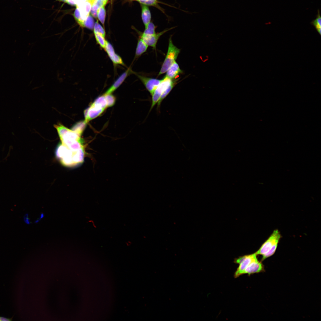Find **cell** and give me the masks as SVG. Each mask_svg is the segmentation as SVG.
<instances>
[{"label": "cell", "instance_id": "obj_30", "mask_svg": "<svg viewBox=\"0 0 321 321\" xmlns=\"http://www.w3.org/2000/svg\"><path fill=\"white\" fill-rule=\"evenodd\" d=\"M138 1L140 3H142L144 5L149 0H136Z\"/></svg>", "mask_w": 321, "mask_h": 321}, {"label": "cell", "instance_id": "obj_12", "mask_svg": "<svg viewBox=\"0 0 321 321\" xmlns=\"http://www.w3.org/2000/svg\"><path fill=\"white\" fill-rule=\"evenodd\" d=\"M148 46L140 37L138 40L136 49L135 57H138L147 51Z\"/></svg>", "mask_w": 321, "mask_h": 321}, {"label": "cell", "instance_id": "obj_29", "mask_svg": "<svg viewBox=\"0 0 321 321\" xmlns=\"http://www.w3.org/2000/svg\"><path fill=\"white\" fill-rule=\"evenodd\" d=\"M13 316L10 318H8L0 316V321H11L12 320Z\"/></svg>", "mask_w": 321, "mask_h": 321}, {"label": "cell", "instance_id": "obj_19", "mask_svg": "<svg viewBox=\"0 0 321 321\" xmlns=\"http://www.w3.org/2000/svg\"><path fill=\"white\" fill-rule=\"evenodd\" d=\"M104 49L110 59L113 57L116 54L112 45L107 41Z\"/></svg>", "mask_w": 321, "mask_h": 321}, {"label": "cell", "instance_id": "obj_25", "mask_svg": "<svg viewBox=\"0 0 321 321\" xmlns=\"http://www.w3.org/2000/svg\"><path fill=\"white\" fill-rule=\"evenodd\" d=\"M99 7L96 4L93 3L92 5L90 12L92 15L95 18L97 17V12Z\"/></svg>", "mask_w": 321, "mask_h": 321}, {"label": "cell", "instance_id": "obj_11", "mask_svg": "<svg viewBox=\"0 0 321 321\" xmlns=\"http://www.w3.org/2000/svg\"><path fill=\"white\" fill-rule=\"evenodd\" d=\"M182 72L179 65L175 61L166 72L165 76L171 79H174Z\"/></svg>", "mask_w": 321, "mask_h": 321}, {"label": "cell", "instance_id": "obj_27", "mask_svg": "<svg viewBox=\"0 0 321 321\" xmlns=\"http://www.w3.org/2000/svg\"><path fill=\"white\" fill-rule=\"evenodd\" d=\"M93 3L97 4L99 7V8L102 7L104 6L106 4V3L101 0H96Z\"/></svg>", "mask_w": 321, "mask_h": 321}, {"label": "cell", "instance_id": "obj_24", "mask_svg": "<svg viewBox=\"0 0 321 321\" xmlns=\"http://www.w3.org/2000/svg\"><path fill=\"white\" fill-rule=\"evenodd\" d=\"M278 244H276L274 245L267 252L262 256V261L272 256L274 254L277 248Z\"/></svg>", "mask_w": 321, "mask_h": 321}, {"label": "cell", "instance_id": "obj_2", "mask_svg": "<svg viewBox=\"0 0 321 321\" xmlns=\"http://www.w3.org/2000/svg\"><path fill=\"white\" fill-rule=\"evenodd\" d=\"M115 101V97L111 94L103 95L98 97L84 111V121L87 123L99 116L107 108L113 106Z\"/></svg>", "mask_w": 321, "mask_h": 321}, {"label": "cell", "instance_id": "obj_4", "mask_svg": "<svg viewBox=\"0 0 321 321\" xmlns=\"http://www.w3.org/2000/svg\"><path fill=\"white\" fill-rule=\"evenodd\" d=\"M257 254L255 253L240 256L234 259V262L239 264V266L234 274V277L235 278L243 275L246 268L253 260L257 258Z\"/></svg>", "mask_w": 321, "mask_h": 321}, {"label": "cell", "instance_id": "obj_21", "mask_svg": "<svg viewBox=\"0 0 321 321\" xmlns=\"http://www.w3.org/2000/svg\"><path fill=\"white\" fill-rule=\"evenodd\" d=\"M106 16V11L104 6L102 7L98 10L97 16L101 22L104 25Z\"/></svg>", "mask_w": 321, "mask_h": 321}, {"label": "cell", "instance_id": "obj_33", "mask_svg": "<svg viewBox=\"0 0 321 321\" xmlns=\"http://www.w3.org/2000/svg\"><path fill=\"white\" fill-rule=\"evenodd\" d=\"M102 0L103 1H104V2H105L107 3V2L108 1V0Z\"/></svg>", "mask_w": 321, "mask_h": 321}, {"label": "cell", "instance_id": "obj_9", "mask_svg": "<svg viewBox=\"0 0 321 321\" xmlns=\"http://www.w3.org/2000/svg\"><path fill=\"white\" fill-rule=\"evenodd\" d=\"M264 267L261 262H259L257 258L253 260L246 268L243 274H247L248 276L255 273L264 271Z\"/></svg>", "mask_w": 321, "mask_h": 321}, {"label": "cell", "instance_id": "obj_8", "mask_svg": "<svg viewBox=\"0 0 321 321\" xmlns=\"http://www.w3.org/2000/svg\"><path fill=\"white\" fill-rule=\"evenodd\" d=\"M172 28L165 29L160 32L156 33L152 35H141L140 37L148 46H150L154 49H155L157 42L160 36Z\"/></svg>", "mask_w": 321, "mask_h": 321}, {"label": "cell", "instance_id": "obj_26", "mask_svg": "<svg viewBox=\"0 0 321 321\" xmlns=\"http://www.w3.org/2000/svg\"><path fill=\"white\" fill-rule=\"evenodd\" d=\"M157 0H149L145 4V5L157 7Z\"/></svg>", "mask_w": 321, "mask_h": 321}, {"label": "cell", "instance_id": "obj_22", "mask_svg": "<svg viewBox=\"0 0 321 321\" xmlns=\"http://www.w3.org/2000/svg\"><path fill=\"white\" fill-rule=\"evenodd\" d=\"M74 16L75 19L81 27H84V21L82 18L80 11L78 7H76L74 13Z\"/></svg>", "mask_w": 321, "mask_h": 321}, {"label": "cell", "instance_id": "obj_14", "mask_svg": "<svg viewBox=\"0 0 321 321\" xmlns=\"http://www.w3.org/2000/svg\"><path fill=\"white\" fill-rule=\"evenodd\" d=\"M310 24L314 27L318 33L321 35V17L319 9H318L317 10V14L316 16V18L313 20L311 22Z\"/></svg>", "mask_w": 321, "mask_h": 321}, {"label": "cell", "instance_id": "obj_10", "mask_svg": "<svg viewBox=\"0 0 321 321\" xmlns=\"http://www.w3.org/2000/svg\"><path fill=\"white\" fill-rule=\"evenodd\" d=\"M131 72V69L130 68H128L118 77L103 95H108L111 94L115 90L120 86Z\"/></svg>", "mask_w": 321, "mask_h": 321}, {"label": "cell", "instance_id": "obj_7", "mask_svg": "<svg viewBox=\"0 0 321 321\" xmlns=\"http://www.w3.org/2000/svg\"><path fill=\"white\" fill-rule=\"evenodd\" d=\"M137 76L152 96L161 81V80L149 78L139 75H137Z\"/></svg>", "mask_w": 321, "mask_h": 321}, {"label": "cell", "instance_id": "obj_32", "mask_svg": "<svg viewBox=\"0 0 321 321\" xmlns=\"http://www.w3.org/2000/svg\"><path fill=\"white\" fill-rule=\"evenodd\" d=\"M88 0H80L79 2L81 3H84Z\"/></svg>", "mask_w": 321, "mask_h": 321}, {"label": "cell", "instance_id": "obj_15", "mask_svg": "<svg viewBox=\"0 0 321 321\" xmlns=\"http://www.w3.org/2000/svg\"><path fill=\"white\" fill-rule=\"evenodd\" d=\"M86 124L84 121L79 122L75 124L71 129L81 135L85 128Z\"/></svg>", "mask_w": 321, "mask_h": 321}, {"label": "cell", "instance_id": "obj_3", "mask_svg": "<svg viewBox=\"0 0 321 321\" xmlns=\"http://www.w3.org/2000/svg\"><path fill=\"white\" fill-rule=\"evenodd\" d=\"M180 51V49L173 44L171 38L170 37L167 53L158 76L166 72L172 64L176 61Z\"/></svg>", "mask_w": 321, "mask_h": 321}, {"label": "cell", "instance_id": "obj_23", "mask_svg": "<svg viewBox=\"0 0 321 321\" xmlns=\"http://www.w3.org/2000/svg\"><path fill=\"white\" fill-rule=\"evenodd\" d=\"M94 33H98L105 37V32L102 27L99 24L98 21L95 23L94 28Z\"/></svg>", "mask_w": 321, "mask_h": 321}, {"label": "cell", "instance_id": "obj_1", "mask_svg": "<svg viewBox=\"0 0 321 321\" xmlns=\"http://www.w3.org/2000/svg\"><path fill=\"white\" fill-rule=\"evenodd\" d=\"M56 155L62 164L67 167L75 166L82 163L84 160L83 149L74 150L69 148L62 143L57 146Z\"/></svg>", "mask_w": 321, "mask_h": 321}, {"label": "cell", "instance_id": "obj_31", "mask_svg": "<svg viewBox=\"0 0 321 321\" xmlns=\"http://www.w3.org/2000/svg\"><path fill=\"white\" fill-rule=\"evenodd\" d=\"M96 0H88V1H89L92 4Z\"/></svg>", "mask_w": 321, "mask_h": 321}, {"label": "cell", "instance_id": "obj_16", "mask_svg": "<svg viewBox=\"0 0 321 321\" xmlns=\"http://www.w3.org/2000/svg\"><path fill=\"white\" fill-rule=\"evenodd\" d=\"M96 41L100 47L104 49L107 40L105 37L100 34L94 33Z\"/></svg>", "mask_w": 321, "mask_h": 321}, {"label": "cell", "instance_id": "obj_34", "mask_svg": "<svg viewBox=\"0 0 321 321\" xmlns=\"http://www.w3.org/2000/svg\"></svg>", "mask_w": 321, "mask_h": 321}, {"label": "cell", "instance_id": "obj_17", "mask_svg": "<svg viewBox=\"0 0 321 321\" xmlns=\"http://www.w3.org/2000/svg\"><path fill=\"white\" fill-rule=\"evenodd\" d=\"M156 26L152 22H150L147 27L145 28V29L142 35H152L156 33L155 29Z\"/></svg>", "mask_w": 321, "mask_h": 321}, {"label": "cell", "instance_id": "obj_18", "mask_svg": "<svg viewBox=\"0 0 321 321\" xmlns=\"http://www.w3.org/2000/svg\"><path fill=\"white\" fill-rule=\"evenodd\" d=\"M176 81H176L171 84L162 94L158 102V106H159L162 100L167 96L171 91L174 86L176 84Z\"/></svg>", "mask_w": 321, "mask_h": 321}, {"label": "cell", "instance_id": "obj_20", "mask_svg": "<svg viewBox=\"0 0 321 321\" xmlns=\"http://www.w3.org/2000/svg\"><path fill=\"white\" fill-rule=\"evenodd\" d=\"M94 26V20L92 17L89 15L84 21V27H86L90 29H93Z\"/></svg>", "mask_w": 321, "mask_h": 321}, {"label": "cell", "instance_id": "obj_28", "mask_svg": "<svg viewBox=\"0 0 321 321\" xmlns=\"http://www.w3.org/2000/svg\"><path fill=\"white\" fill-rule=\"evenodd\" d=\"M23 220H24V221L25 222L26 224H30V221H29V217H28V214H26L24 215V217H23Z\"/></svg>", "mask_w": 321, "mask_h": 321}, {"label": "cell", "instance_id": "obj_13", "mask_svg": "<svg viewBox=\"0 0 321 321\" xmlns=\"http://www.w3.org/2000/svg\"><path fill=\"white\" fill-rule=\"evenodd\" d=\"M141 16L143 22L146 28L150 22L151 15L148 7L145 5H142Z\"/></svg>", "mask_w": 321, "mask_h": 321}, {"label": "cell", "instance_id": "obj_6", "mask_svg": "<svg viewBox=\"0 0 321 321\" xmlns=\"http://www.w3.org/2000/svg\"><path fill=\"white\" fill-rule=\"evenodd\" d=\"M280 237L281 235L279 231L277 229L274 230L268 239L255 252L257 255L262 256L266 254L274 245L278 244Z\"/></svg>", "mask_w": 321, "mask_h": 321}, {"label": "cell", "instance_id": "obj_5", "mask_svg": "<svg viewBox=\"0 0 321 321\" xmlns=\"http://www.w3.org/2000/svg\"><path fill=\"white\" fill-rule=\"evenodd\" d=\"M176 80L171 79L165 76L161 80V81L154 91L152 95V104L150 110L158 103L160 98L165 90Z\"/></svg>", "mask_w": 321, "mask_h": 321}]
</instances>
